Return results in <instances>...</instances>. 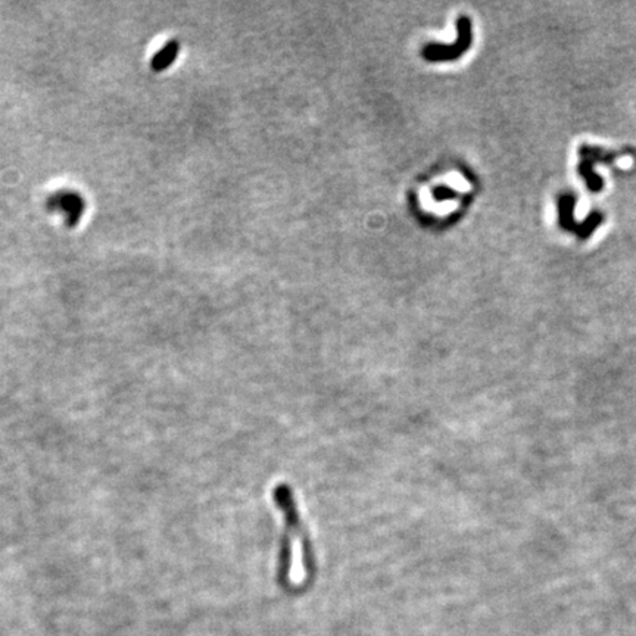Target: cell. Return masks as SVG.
Masks as SVG:
<instances>
[{"label":"cell","instance_id":"5","mask_svg":"<svg viewBox=\"0 0 636 636\" xmlns=\"http://www.w3.org/2000/svg\"><path fill=\"white\" fill-rule=\"evenodd\" d=\"M451 196H454V192L448 190L447 187H439L435 190V198H438L439 201H445L447 198H451Z\"/></svg>","mask_w":636,"mask_h":636},{"label":"cell","instance_id":"1","mask_svg":"<svg viewBox=\"0 0 636 636\" xmlns=\"http://www.w3.org/2000/svg\"><path fill=\"white\" fill-rule=\"evenodd\" d=\"M274 502L277 509L285 515V531L282 535V541H280V551H278V580L285 582L289 577L290 564H292V539L299 537L302 544V553H304V564L305 571L311 575L314 571L316 560L314 551H312V545L309 541L308 532L305 531L304 524L299 519V513L296 509V502L294 498L292 489L287 484H278L274 489Z\"/></svg>","mask_w":636,"mask_h":636},{"label":"cell","instance_id":"2","mask_svg":"<svg viewBox=\"0 0 636 636\" xmlns=\"http://www.w3.org/2000/svg\"><path fill=\"white\" fill-rule=\"evenodd\" d=\"M457 40L452 45H436V43H430L427 45L422 55L430 62H444V61H454L466 53L470 48L473 36H471V23L467 17H460L457 21Z\"/></svg>","mask_w":636,"mask_h":636},{"label":"cell","instance_id":"4","mask_svg":"<svg viewBox=\"0 0 636 636\" xmlns=\"http://www.w3.org/2000/svg\"><path fill=\"white\" fill-rule=\"evenodd\" d=\"M178 50H180V46H178V43H171V45H168L163 52L159 53V55L155 58V62H152V67L155 70H163V68H167L170 63L174 61L176 55H178Z\"/></svg>","mask_w":636,"mask_h":636},{"label":"cell","instance_id":"3","mask_svg":"<svg viewBox=\"0 0 636 636\" xmlns=\"http://www.w3.org/2000/svg\"><path fill=\"white\" fill-rule=\"evenodd\" d=\"M573 209H575V198L573 196H563L560 199V223L562 227L570 230L573 225Z\"/></svg>","mask_w":636,"mask_h":636}]
</instances>
